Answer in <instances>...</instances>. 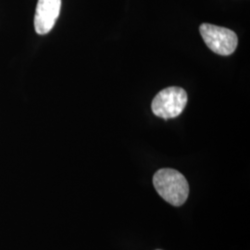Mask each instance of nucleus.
<instances>
[{
  "mask_svg": "<svg viewBox=\"0 0 250 250\" xmlns=\"http://www.w3.org/2000/svg\"><path fill=\"white\" fill-rule=\"evenodd\" d=\"M153 185L158 194L174 207L184 205L189 196L188 180L178 170L165 168L156 171Z\"/></svg>",
  "mask_w": 250,
  "mask_h": 250,
  "instance_id": "1",
  "label": "nucleus"
},
{
  "mask_svg": "<svg viewBox=\"0 0 250 250\" xmlns=\"http://www.w3.org/2000/svg\"><path fill=\"white\" fill-rule=\"evenodd\" d=\"M188 104V94L185 89L171 86L161 90L152 101V111L156 116L168 120L178 117Z\"/></svg>",
  "mask_w": 250,
  "mask_h": 250,
  "instance_id": "2",
  "label": "nucleus"
},
{
  "mask_svg": "<svg viewBox=\"0 0 250 250\" xmlns=\"http://www.w3.org/2000/svg\"><path fill=\"white\" fill-rule=\"evenodd\" d=\"M199 31L206 45L214 53L229 56L234 52L238 38L232 30L209 23H203L199 27Z\"/></svg>",
  "mask_w": 250,
  "mask_h": 250,
  "instance_id": "3",
  "label": "nucleus"
},
{
  "mask_svg": "<svg viewBox=\"0 0 250 250\" xmlns=\"http://www.w3.org/2000/svg\"><path fill=\"white\" fill-rule=\"evenodd\" d=\"M62 0H38L35 15V29L38 35H46L60 16Z\"/></svg>",
  "mask_w": 250,
  "mask_h": 250,
  "instance_id": "4",
  "label": "nucleus"
},
{
  "mask_svg": "<svg viewBox=\"0 0 250 250\" xmlns=\"http://www.w3.org/2000/svg\"></svg>",
  "mask_w": 250,
  "mask_h": 250,
  "instance_id": "5",
  "label": "nucleus"
}]
</instances>
